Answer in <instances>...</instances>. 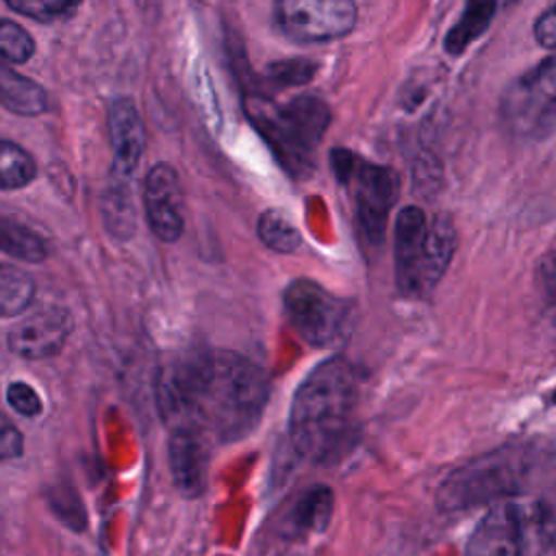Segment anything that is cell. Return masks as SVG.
<instances>
[{"label":"cell","mask_w":556,"mask_h":556,"mask_svg":"<svg viewBox=\"0 0 556 556\" xmlns=\"http://www.w3.org/2000/svg\"><path fill=\"white\" fill-rule=\"evenodd\" d=\"M267 397V374L230 350L185 354L159 382V406L169 428H193L219 443L250 434L263 417Z\"/></svg>","instance_id":"6da1fadb"},{"label":"cell","mask_w":556,"mask_h":556,"mask_svg":"<svg viewBox=\"0 0 556 556\" xmlns=\"http://www.w3.org/2000/svg\"><path fill=\"white\" fill-rule=\"evenodd\" d=\"M356 395V371L345 358L330 356L315 365L291 400L289 437L293 450L315 463L334 458L350 437Z\"/></svg>","instance_id":"7a4b0ae2"},{"label":"cell","mask_w":556,"mask_h":556,"mask_svg":"<svg viewBox=\"0 0 556 556\" xmlns=\"http://www.w3.org/2000/svg\"><path fill=\"white\" fill-rule=\"evenodd\" d=\"M530 471V454L519 445H504L476 456L445 476L437 504L445 513L495 504L515 495Z\"/></svg>","instance_id":"3957f363"},{"label":"cell","mask_w":556,"mask_h":556,"mask_svg":"<svg viewBox=\"0 0 556 556\" xmlns=\"http://www.w3.org/2000/svg\"><path fill=\"white\" fill-rule=\"evenodd\" d=\"M250 119L291 174L311 167V156L326 135L330 109L317 96H295L287 104L252 100Z\"/></svg>","instance_id":"277c9868"},{"label":"cell","mask_w":556,"mask_h":556,"mask_svg":"<svg viewBox=\"0 0 556 556\" xmlns=\"http://www.w3.org/2000/svg\"><path fill=\"white\" fill-rule=\"evenodd\" d=\"M330 159L337 178L350 189L358 228L371 243H380L397 200V174L391 167L363 161L345 148L334 150Z\"/></svg>","instance_id":"5b68a950"},{"label":"cell","mask_w":556,"mask_h":556,"mask_svg":"<svg viewBox=\"0 0 556 556\" xmlns=\"http://www.w3.org/2000/svg\"><path fill=\"white\" fill-rule=\"evenodd\" d=\"M282 304L293 330L313 348L337 345L350 330L352 302L311 278L291 280L285 287Z\"/></svg>","instance_id":"8992f818"},{"label":"cell","mask_w":556,"mask_h":556,"mask_svg":"<svg viewBox=\"0 0 556 556\" xmlns=\"http://www.w3.org/2000/svg\"><path fill=\"white\" fill-rule=\"evenodd\" d=\"M354 0H274L276 28L300 43H328L356 24Z\"/></svg>","instance_id":"52a82bcc"},{"label":"cell","mask_w":556,"mask_h":556,"mask_svg":"<svg viewBox=\"0 0 556 556\" xmlns=\"http://www.w3.org/2000/svg\"><path fill=\"white\" fill-rule=\"evenodd\" d=\"M428 224L430 219L419 206H404L393 222L395 285L410 298L432 291L428 280Z\"/></svg>","instance_id":"ba28073f"},{"label":"cell","mask_w":556,"mask_h":556,"mask_svg":"<svg viewBox=\"0 0 556 556\" xmlns=\"http://www.w3.org/2000/svg\"><path fill=\"white\" fill-rule=\"evenodd\" d=\"M143 213L156 239L172 243L185 228V198L176 169L169 163L154 165L143 180Z\"/></svg>","instance_id":"9c48e42d"},{"label":"cell","mask_w":556,"mask_h":556,"mask_svg":"<svg viewBox=\"0 0 556 556\" xmlns=\"http://www.w3.org/2000/svg\"><path fill=\"white\" fill-rule=\"evenodd\" d=\"M70 332L72 315L61 306H50L15 324L7 337V343L15 356L26 361H41L59 354Z\"/></svg>","instance_id":"30bf717a"},{"label":"cell","mask_w":556,"mask_h":556,"mask_svg":"<svg viewBox=\"0 0 556 556\" xmlns=\"http://www.w3.org/2000/svg\"><path fill=\"white\" fill-rule=\"evenodd\" d=\"M167 460L174 486L185 497H198L206 489L208 476V439L185 426L169 428Z\"/></svg>","instance_id":"8fae6325"},{"label":"cell","mask_w":556,"mask_h":556,"mask_svg":"<svg viewBox=\"0 0 556 556\" xmlns=\"http://www.w3.org/2000/svg\"><path fill=\"white\" fill-rule=\"evenodd\" d=\"M500 113L508 132L519 139H541L556 124V106L534 93L521 76L506 87Z\"/></svg>","instance_id":"7c38bea8"},{"label":"cell","mask_w":556,"mask_h":556,"mask_svg":"<svg viewBox=\"0 0 556 556\" xmlns=\"http://www.w3.org/2000/svg\"><path fill=\"white\" fill-rule=\"evenodd\" d=\"M109 139L113 146V176L135 178L137 165L146 148V130L141 115L130 98H117L109 106Z\"/></svg>","instance_id":"4fadbf2b"},{"label":"cell","mask_w":556,"mask_h":556,"mask_svg":"<svg viewBox=\"0 0 556 556\" xmlns=\"http://www.w3.org/2000/svg\"><path fill=\"white\" fill-rule=\"evenodd\" d=\"M463 556H521L517 508L502 500L489 506L473 528Z\"/></svg>","instance_id":"5bb4252c"},{"label":"cell","mask_w":556,"mask_h":556,"mask_svg":"<svg viewBox=\"0 0 556 556\" xmlns=\"http://www.w3.org/2000/svg\"><path fill=\"white\" fill-rule=\"evenodd\" d=\"M334 510V493L326 484H313L298 493L278 519V534L285 539H308L328 528Z\"/></svg>","instance_id":"9a60e30c"},{"label":"cell","mask_w":556,"mask_h":556,"mask_svg":"<svg viewBox=\"0 0 556 556\" xmlns=\"http://www.w3.org/2000/svg\"><path fill=\"white\" fill-rule=\"evenodd\" d=\"M521 556H556V515L545 502L515 504Z\"/></svg>","instance_id":"2e32d148"},{"label":"cell","mask_w":556,"mask_h":556,"mask_svg":"<svg viewBox=\"0 0 556 556\" xmlns=\"http://www.w3.org/2000/svg\"><path fill=\"white\" fill-rule=\"evenodd\" d=\"M0 104L17 115H41L50 100L39 83L17 74L11 63L0 61Z\"/></svg>","instance_id":"e0dca14e"},{"label":"cell","mask_w":556,"mask_h":556,"mask_svg":"<svg viewBox=\"0 0 556 556\" xmlns=\"http://www.w3.org/2000/svg\"><path fill=\"white\" fill-rule=\"evenodd\" d=\"M497 0H467L460 17L447 30L443 39V48L447 54H463L491 24L495 15Z\"/></svg>","instance_id":"ac0fdd59"},{"label":"cell","mask_w":556,"mask_h":556,"mask_svg":"<svg viewBox=\"0 0 556 556\" xmlns=\"http://www.w3.org/2000/svg\"><path fill=\"white\" fill-rule=\"evenodd\" d=\"M104 226L117 239H128L135 230V200H132V178L109 176V185L102 200Z\"/></svg>","instance_id":"d6986e66"},{"label":"cell","mask_w":556,"mask_h":556,"mask_svg":"<svg viewBox=\"0 0 556 556\" xmlns=\"http://www.w3.org/2000/svg\"><path fill=\"white\" fill-rule=\"evenodd\" d=\"M0 252L24 261L41 263L48 258L46 241L22 219L0 208Z\"/></svg>","instance_id":"ffe728a7"},{"label":"cell","mask_w":556,"mask_h":556,"mask_svg":"<svg viewBox=\"0 0 556 556\" xmlns=\"http://www.w3.org/2000/svg\"><path fill=\"white\" fill-rule=\"evenodd\" d=\"M35 295L33 278L15 265L0 261V317H15L28 308Z\"/></svg>","instance_id":"44dd1931"},{"label":"cell","mask_w":556,"mask_h":556,"mask_svg":"<svg viewBox=\"0 0 556 556\" xmlns=\"http://www.w3.org/2000/svg\"><path fill=\"white\" fill-rule=\"evenodd\" d=\"M258 237L278 254H291L302 245L300 230L282 211L276 208H269L258 217Z\"/></svg>","instance_id":"7402d4cb"},{"label":"cell","mask_w":556,"mask_h":556,"mask_svg":"<svg viewBox=\"0 0 556 556\" xmlns=\"http://www.w3.org/2000/svg\"><path fill=\"white\" fill-rule=\"evenodd\" d=\"M37 174L35 159L13 141H0V189L26 187Z\"/></svg>","instance_id":"603a6c76"},{"label":"cell","mask_w":556,"mask_h":556,"mask_svg":"<svg viewBox=\"0 0 556 556\" xmlns=\"http://www.w3.org/2000/svg\"><path fill=\"white\" fill-rule=\"evenodd\" d=\"M35 41L20 24L0 17V61L24 63L33 56Z\"/></svg>","instance_id":"cb8c5ba5"},{"label":"cell","mask_w":556,"mask_h":556,"mask_svg":"<svg viewBox=\"0 0 556 556\" xmlns=\"http://www.w3.org/2000/svg\"><path fill=\"white\" fill-rule=\"evenodd\" d=\"M13 11L37 22H54L74 13L83 0H4Z\"/></svg>","instance_id":"d4e9b609"},{"label":"cell","mask_w":556,"mask_h":556,"mask_svg":"<svg viewBox=\"0 0 556 556\" xmlns=\"http://www.w3.org/2000/svg\"><path fill=\"white\" fill-rule=\"evenodd\" d=\"M317 65L311 63L308 59H289V61H278L267 67V80L276 87H295L304 85L313 78Z\"/></svg>","instance_id":"484cf974"},{"label":"cell","mask_w":556,"mask_h":556,"mask_svg":"<svg viewBox=\"0 0 556 556\" xmlns=\"http://www.w3.org/2000/svg\"><path fill=\"white\" fill-rule=\"evenodd\" d=\"M521 78L528 83V87L534 93H539L545 102L556 106V54L545 56L541 63H536Z\"/></svg>","instance_id":"4316f807"},{"label":"cell","mask_w":556,"mask_h":556,"mask_svg":"<svg viewBox=\"0 0 556 556\" xmlns=\"http://www.w3.org/2000/svg\"><path fill=\"white\" fill-rule=\"evenodd\" d=\"M7 404L22 417H37L43 408L39 393L22 380H15L7 387Z\"/></svg>","instance_id":"83f0119b"},{"label":"cell","mask_w":556,"mask_h":556,"mask_svg":"<svg viewBox=\"0 0 556 556\" xmlns=\"http://www.w3.org/2000/svg\"><path fill=\"white\" fill-rule=\"evenodd\" d=\"M22 450H24V437L20 428L4 413H0V460L17 458Z\"/></svg>","instance_id":"f1b7e54d"},{"label":"cell","mask_w":556,"mask_h":556,"mask_svg":"<svg viewBox=\"0 0 556 556\" xmlns=\"http://www.w3.org/2000/svg\"><path fill=\"white\" fill-rule=\"evenodd\" d=\"M534 39L549 50H556V4L543 11L534 22Z\"/></svg>","instance_id":"f546056e"},{"label":"cell","mask_w":556,"mask_h":556,"mask_svg":"<svg viewBox=\"0 0 556 556\" xmlns=\"http://www.w3.org/2000/svg\"><path fill=\"white\" fill-rule=\"evenodd\" d=\"M539 278L543 287L549 291V295L556 293V252H549L543 256L539 265Z\"/></svg>","instance_id":"4dcf8cb0"},{"label":"cell","mask_w":556,"mask_h":556,"mask_svg":"<svg viewBox=\"0 0 556 556\" xmlns=\"http://www.w3.org/2000/svg\"><path fill=\"white\" fill-rule=\"evenodd\" d=\"M547 317H549L552 326L556 328V293H552V300H549V304H547Z\"/></svg>","instance_id":"1f68e13d"},{"label":"cell","mask_w":556,"mask_h":556,"mask_svg":"<svg viewBox=\"0 0 556 556\" xmlns=\"http://www.w3.org/2000/svg\"><path fill=\"white\" fill-rule=\"evenodd\" d=\"M549 404H554V406H556V389L549 393Z\"/></svg>","instance_id":"d6a6232c"},{"label":"cell","mask_w":556,"mask_h":556,"mask_svg":"<svg viewBox=\"0 0 556 556\" xmlns=\"http://www.w3.org/2000/svg\"><path fill=\"white\" fill-rule=\"evenodd\" d=\"M552 2H554V4H556V0H552Z\"/></svg>","instance_id":"836d02e7"}]
</instances>
